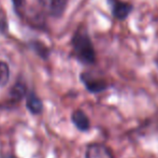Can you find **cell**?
Listing matches in <instances>:
<instances>
[{
    "label": "cell",
    "instance_id": "obj_2",
    "mask_svg": "<svg viewBox=\"0 0 158 158\" xmlns=\"http://www.w3.org/2000/svg\"><path fill=\"white\" fill-rule=\"evenodd\" d=\"M85 158H114L112 151L101 143L89 144L86 148Z\"/></svg>",
    "mask_w": 158,
    "mask_h": 158
},
{
    "label": "cell",
    "instance_id": "obj_10",
    "mask_svg": "<svg viewBox=\"0 0 158 158\" xmlns=\"http://www.w3.org/2000/svg\"><path fill=\"white\" fill-rule=\"evenodd\" d=\"M13 2L16 6H21L22 3H23V0H13Z\"/></svg>",
    "mask_w": 158,
    "mask_h": 158
},
{
    "label": "cell",
    "instance_id": "obj_8",
    "mask_svg": "<svg viewBox=\"0 0 158 158\" xmlns=\"http://www.w3.org/2000/svg\"><path fill=\"white\" fill-rule=\"evenodd\" d=\"M26 95V85L22 82H17L14 86H13L12 90H11V97L12 99L19 100Z\"/></svg>",
    "mask_w": 158,
    "mask_h": 158
},
{
    "label": "cell",
    "instance_id": "obj_5",
    "mask_svg": "<svg viewBox=\"0 0 158 158\" xmlns=\"http://www.w3.org/2000/svg\"><path fill=\"white\" fill-rule=\"evenodd\" d=\"M82 82L85 84L86 88L92 93H100L103 92L108 88V83L101 79H97L95 77H92V74L83 73L82 74Z\"/></svg>",
    "mask_w": 158,
    "mask_h": 158
},
{
    "label": "cell",
    "instance_id": "obj_11",
    "mask_svg": "<svg viewBox=\"0 0 158 158\" xmlns=\"http://www.w3.org/2000/svg\"><path fill=\"white\" fill-rule=\"evenodd\" d=\"M155 64H156V66L158 67V54L156 55V57H155Z\"/></svg>",
    "mask_w": 158,
    "mask_h": 158
},
{
    "label": "cell",
    "instance_id": "obj_6",
    "mask_svg": "<svg viewBox=\"0 0 158 158\" xmlns=\"http://www.w3.org/2000/svg\"><path fill=\"white\" fill-rule=\"evenodd\" d=\"M72 122L79 130L87 131L90 128V122L88 116L82 110H75L72 113Z\"/></svg>",
    "mask_w": 158,
    "mask_h": 158
},
{
    "label": "cell",
    "instance_id": "obj_4",
    "mask_svg": "<svg viewBox=\"0 0 158 158\" xmlns=\"http://www.w3.org/2000/svg\"><path fill=\"white\" fill-rule=\"evenodd\" d=\"M46 13L55 17L61 16L68 4V0H41Z\"/></svg>",
    "mask_w": 158,
    "mask_h": 158
},
{
    "label": "cell",
    "instance_id": "obj_7",
    "mask_svg": "<svg viewBox=\"0 0 158 158\" xmlns=\"http://www.w3.org/2000/svg\"><path fill=\"white\" fill-rule=\"evenodd\" d=\"M26 104H27L28 110L31 113H33V114H40L43 111V104H42L41 99L35 93H30L27 96Z\"/></svg>",
    "mask_w": 158,
    "mask_h": 158
},
{
    "label": "cell",
    "instance_id": "obj_1",
    "mask_svg": "<svg viewBox=\"0 0 158 158\" xmlns=\"http://www.w3.org/2000/svg\"><path fill=\"white\" fill-rule=\"evenodd\" d=\"M72 46L75 56L84 64H94L96 60V53L92 40L85 28H80L74 33L72 39Z\"/></svg>",
    "mask_w": 158,
    "mask_h": 158
},
{
    "label": "cell",
    "instance_id": "obj_3",
    "mask_svg": "<svg viewBox=\"0 0 158 158\" xmlns=\"http://www.w3.org/2000/svg\"><path fill=\"white\" fill-rule=\"evenodd\" d=\"M108 1L111 6L114 17L119 21L125 19L133 9L132 6L126 1H122V0H108Z\"/></svg>",
    "mask_w": 158,
    "mask_h": 158
},
{
    "label": "cell",
    "instance_id": "obj_9",
    "mask_svg": "<svg viewBox=\"0 0 158 158\" xmlns=\"http://www.w3.org/2000/svg\"><path fill=\"white\" fill-rule=\"evenodd\" d=\"M10 70L8 64L3 61H0V86H4L9 81Z\"/></svg>",
    "mask_w": 158,
    "mask_h": 158
}]
</instances>
